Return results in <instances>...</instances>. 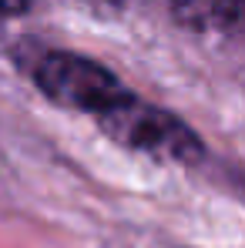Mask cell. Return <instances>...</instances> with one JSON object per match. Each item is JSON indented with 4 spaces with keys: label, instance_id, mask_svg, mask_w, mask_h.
<instances>
[{
    "label": "cell",
    "instance_id": "cell-3",
    "mask_svg": "<svg viewBox=\"0 0 245 248\" xmlns=\"http://www.w3.org/2000/svg\"><path fill=\"white\" fill-rule=\"evenodd\" d=\"M168 7L175 24L195 34L229 31L245 20V0H168Z\"/></svg>",
    "mask_w": 245,
    "mask_h": 248
},
{
    "label": "cell",
    "instance_id": "cell-4",
    "mask_svg": "<svg viewBox=\"0 0 245 248\" xmlns=\"http://www.w3.org/2000/svg\"><path fill=\"white\" fill-rule=\"evenodd\" d=\"M27 7H31V0H0V20L20 17V14H24Z\"/></svg>",
    "mask_w": 245,
    "mask_h": 248
},
{
    "label": "cell",
    "instance_id": "cell-5",
    "mask_svg": "<svg viewBox=\"0 0 245 248\" xmlns=\"http://www.w3.org/2000/svg\"><path fill=\"white\" fill-rule=\"evenodd\" d=\"M81 7H91V10H121L124 0H74Z\"/></svg>",
    "mask_w": 245,
    "mask_h": 248
},
{
    "label": "cell",
    "instance_id": "cell-2",
    "mask_svg": "<svg viewBox=\"0 0 245 248\" xmlns=\"http://www.w3.org/2000/svg\"><path fill=\"white\" fill-rule=\"evenodd\" d=\"M34 84L54 104L91 114V118H98L104 108H111L128 91L114 78V71H108L104 64H98L84 54H71V50L44 54L34 67Z\"/></svg>",
    "mask_w": 245,
    "mask_h": 248
},
{
    "label": "cell",
    "instance_id": "cell-1",
    "mask_svg": "<svg viewBox=\"0 0 245 248\" xmlns=\"http://www.w3.org/2000/svg\"><path fill=\"white\" fill-rule=\"evenodd\" d=\"M98 124L114 144L131 148L138 155H148V158H162V161H175V165H195L205 155L202 138L178 114L141 101L131 91H124L111 108H104L98 114Z\"/></svg>",
    "mask_w": 245,
    "mask_h": 248
}]
</instances>
